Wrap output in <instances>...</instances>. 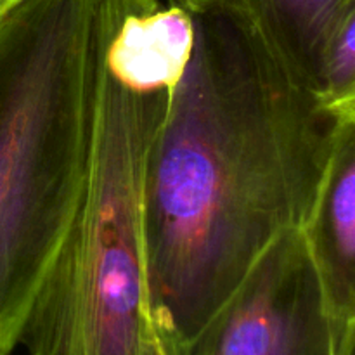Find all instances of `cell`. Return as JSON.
I'll return each mask as SVG.
<instances>
[{
	"label": "cell",
	"instance_id": "cell-1",
	"mask_svg": "<svg viewBox=\"0 0 355 355\" xmlns=\"http://www.w3.org/2000/svg\"><path fill=\"white\" fill-rule=\"evenodd\" d=\"M194 26L142 180L151 300L180 349L277 236L307 224L355 121L291 78L236 0L194 12Z\"/></svg>",
	"mask_w": 355,
	"mask_h": 355
},
{
	"label": "cell",
	"instance_id": "cell-2",
	"mask_svg": "<svg viewBox=\"0 0 355 355\" xmlns=\"http://www.w3.org/2000/svg\"><path fill=\"white\" fill-rule=\"evenodd\" d=\"M103 0H23L0 19V355L85 191L103 58Z\"/></svg>",
	"mask_w": 355,
	"mask_h": 355
},
{
	"label": "cell",
	"instance_id": "cell-3",
	"mask_svg": "<svg viewBox=\"0 0 355 355\" xmlns=\"http://www.w3.org/2000/svg\"><path fill=\"white\" fill-rule=\"evenodd\" d=\"M172 90H137L101 58L85 191L45 272L19 343L30 355H180L151 300L142 180Z\"/></svg>",
	"mask_w": 355,
	"mask_h": 355
},
{
	"label": "cell",
	"instance_id": "cell-4",
	"mask_svg": "<svg viewBox=\"0 0 355 355\" xmlns=\"http://www.w3.org/2000/svg\"><path fill=\"white\" fill-rule=\"evenodd\" d=\"M340 342L304 229L277 236L180 355H354Z\"/></svg>",
	"mask_w": 355,
	"mask_h": 355
},
{
	"label": "cell",
	"instance_id": "cell-5",
	"mask_svg": "<svg viewBox=\"0 0 355 355\" xmlns=\"http://www.w3.org/2000/svg\"><path fill=\"white\" fill-rule=\"evenodd\" d=\"M103 64L137 90H173L194 45V12L166 0H103Z\"/></svg>",
	"mask_w": 355,
	"mask_h": 355
},
{
	"label": "cell",
	"instance_id": "cell-6",
	"mask_svg": "<svg viewBox=\"0 0 355 355\" xmlns=\"http://www.w3.org/2000/svg\"><path fill=\"white\" fill-rule=\"evenodd\" d=\"M336 338H355V121L340 132L304 225Z\"/></svg>",
	"mask_w": 355,
	"mask_h": 355
},
{
	"label": "cell",
	"instance_id": "cell-7",
	"mask_svg": "<svg viewBox=\"0 0 355 355\" xmlns=\"http://www.w3.org/2000/svg\"><path fill=\"white\" fill-rule=\"evenodd\" d=\"M263 44L300 85L321 94L322 59L355 0H236Z\"/></svg>",
	"mask_w": 355,
	"mask_h": 355
},
{
	"label": "cell",
	"instance_id": "cell-8",
	"mask_svg": "<svg viewBox=\"0 0 355 355\" xmlns=\"http://www.w3.org/2000/svg\"><path fill=\"white\" fill-rule=\"evenodd\" d=\"M321 96L342 116H355V14L340 24L326 49Z\"/></svg>",
	"mask_w": 355,
	"mask_h": 355
},
{
	"label": "cell",
	"instance_id": "cell-9",
	"mask_svg": "<svg viewBox=\"0 0 355 355\" xmlns=\"http://www.w3.org/2000/svg\"><path fill=\"white\" fill-rule=\"evenodd\" d=\"M166 2L177 3V6H182L186 9H189L191 12H200V10H205L207 7L214 6V3L222 2V0H166Z\"/></svg>",
	"mask_w": 355,
	"mask_h": 355
},
{
	"label": "cell",
	"instance_id": "cell-10",
	"mask_svg": "<svg viewBox=\"0 0 355 355\" xmlns=\"http://www.w3.org/2000/svg\"><path fill=\"white\" fill-rule=\"evenodd\" d=\"M21 2H23V0H0V19H2L3 16H7V14H9L14 7L19 6Z\"/></svg>",
	"mask_w": 355,
	"mask_h": 355
}]
</instances>
